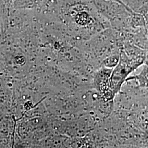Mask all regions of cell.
Listing matches in <instances>:
<instances>
[{
    "label": "cell",
    "instance_id": "obj_2",
    "mask_svg": "<svg viewBox=\"0 0 148 148\" xmlns=\"http://www.w3.org/2000/svg\"><path fill=\"white\" fill-rule=\"evenodd\" d=\"M128 79H134L137 82L139 87L148 88V63L143 65L140 73Z\"/></svg>",
    "mask_w": 148,
    "mask_h": 148
},
{
    "label": "cell",
    "instance_id": "obj_1",
    "mask_svg": "<svg viewBox=\"0 0 148 148\" xmlns=\"http://www.w3.org/2000/svg\"><path fill=\"white\" fill-rule=\"evenodd\" d=\"M144 59V56L130 58L125 53L121 54L120 60L116 68L111 73L110 78L109 94L110 100L120 92L122 85L127 76L133 70L141 65Z\"/></svg>",
    "mask_w": 148,
    "mask_h": 148
}]
</instances>
